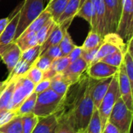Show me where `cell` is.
Here are the masks:
<instances>
[{"label":"cell","mask_w":133,"mask_h":133,"mask_svg":"<svg viewBox=\"0 0 133 133\" xmlns=\"http://www.w3.org/2000/svg\"><path fill=\"white\" fill-rule=\"evenodd\" d=\"M44 0H24L20 8V16L14 41L23 33L26 27L44 9Z\"/></svg>","instance_id":"7a4b0ae2"},{"label":"cell","mask_w":133,"mask_h":133,"mask_svg":"<svg viewBox=\"0 0 133 133\" xmlns=\"http://www.w3.org/2000/svg\"><path fill=\"white\" fill-rule=\"evenodd\" d=\"M93 82L94 79L90 78L85 94L78 102L72 114L75 131L76 133H83L94 111V105L91 95Z\"/></svg>","instance_id":"6da1fadb"},{"label":"cell","mask_w":133,"mask_h":133,"mask_svg":"<svg viewBox=\"0 0 133 133\" xmlns=\"http://www.w3.org/2000/svg\"><path fill=\"white\" fill-rule=\"evenodd\" d=\"M83 133H102L101 122L97 109L94 108L91 119Z\"/></svg>","instance_id":"d6a6232c"},{"label":"cell","mask_w":133,"mask_h":133,"mask_svg":"<svg viewBox=\"0 0 133 133\" xmlns=\"http://www.w3.org/2000/svg\"><path fill=\"white\" fill-rule=\"evenodd\" d=\"M21 5L22 3L19 4V6H17L15 11L12 13V17H9V22L0 36V48L11 44L15 40V35L20 16Z\"/></svg>","instance_id":"7c38bea8"},{"label":"cell","mask_w":133,"mask_h":133,"mask_svg":"<svg viewBox=\"0 0 133 133\" xmlns=\"http://www.w3.org/2000/svg\"><path fill=\"white\" fill-rule=\"evenodd\" d=\"M112 77H108L106 79H94L93 86H92V90H91V95L92 99L94 105V108L98 109L101 101L105 96L108 87L111 84V82L112 80Z\"/></svg>","instance_id":"2e32d148"},{"label":"cell","mask_w":133,"mask_h":133,"mask_svg":"<svg viewBox=\"0 0 133 133\" xmlns=\"http://www.w3.org/2000/svg\"><path fill=\"white\" fill-rule=\"evenodd\" d=\"M52 62L53 61L50 58H48V56L43 55H40L37 58V60L34 62L33 65H34L35 67L39 69L41 72H44L47 70H48V69L50 68Z\"/></svg>","instance_id":"ab89813d"},{"label":"cell","mask_w":133,"mask_h":133,"mask_svg":"<svg viewBox=\"0 0 133 133\" xmlns=\"http://www.w3.org/2000/svg\"><path fill=\"white\" fill-rule=\"evenodd\" d=\"M92 12H93L92 0H83L80 3V7L79 9L78 12L76 13V16L84 19L90 25L91 19H92Z\"/></svg>","instance_id":"4dcf8cb0"},{"label":"cell","mask_w":133,"mask_h":133,"mask_svg":"<svg viewBox=\"0 0 133 133\" xmlns=\"http://www.w3.org/2000/svg\"><path fill=\"white\" fill-rule=\"evenodd\" d=\"M37 94L33 92L17 108L16 111L14 112L16 113V116H23L28 114H31L34 111L36 101H37Z\"/></svg>","instance_id":"d4e9b609"},{"label":"cell","mask_w":133,"mask_h":133,"mask_svg":"<svg viewBox=\"0 0 133 133\" xmlns=\"http://www.w3.org/2000/svg\"><path fill=\"white\" fill-rule=\"evenodd\" d=\"M14 42L18 45L22 52L38 44L35 33L21 34Z\"/></svg>","instance_id":"cb8c5ba5"},{"label":"cell","mask_w":133,"mask_h":133,"mask_svg":"<svg viewBox=\"0 0 133 133\" xmlns=\"http://www.w3.org/2000/svg\"><path fill=\"white\" fill-rule=\"evenodd\" d=\"M100 47L91 49V50H83L82 49V53H81V58L87 62V64L89 65H90L95 58V56L97 55V52L98 51Z\"/></svg>","instance_id":"60d3db41"},{"label":"cell","mask_w":133,"mask_h":133,"mask_svg":"<svg viewBox=\"0 0 133 133\" xmlns=\"http://www.w3.org/2000/svg\"><path fill=\"white\" fill-rule=\"evenodd\" d=\"M0 61H1V58H0Z\"/></svg>","instance_id":"816d5d0a"},{"label":"cell","mask_w":133,"mask_h":133,"mask_svg":"<svg viewBox=\"0 0 133 133\" xmlns=\"http://www.w3.org/2000/svg\"><path fill=\"white\" fill-rule=\"evenodd\" d=\"M15 116H16V113L14 111H6L3 114H1L0 115V126L5 125L8 122H9Z\"/></svg>","instance_id":"f6af8a7d"},{"label":"cell","mask_w":133,"mask_h":133,"mask_svg":"<svg viewBox=\"0 0 133 133\" xmlns=\"http://www.w3.org/2000/svg\"><path fill=\"white\" fill-rule=\"evenodd\" d=\"M43 55L48 56V58H50L52 61L55 59H57L60 57H62V51L60 49L59 45H55V46H52L51 48H49Z\"/></svg>","instance_id":"b9f144b4"},{"label":"cell","mask_w":133,"mask_h":133,"mask_svg":"<svg viewBox=\"0 0 133 133\" xmlns=\"http://www.w3.org/2000/svg\"><path fill=\"white\" fill-rule=\"evenodd\" d=\"M53 1H55V0H51V2H53Z\"/></svg>","instance_id":"f907efd6"},{"label":"cell","mask_w":133,"mask_h":133,"mask_svg":"<svg viewBox=\"0 0 133 133\" xmlns=\"http://www.w3.org/2000/svg\"><path fill=\"white\" fill-rule=\"evenodd\" d=\"M69 0H55L51 2L44 8L51 15L52 19L57 23L58 19L63 13Z\"/></svg>","instance_id":"603a6c76"},{"label":"cell","mask_w":133,"mask_h":133,"mask_svg":"<svg viewBox=\"0 0 133 133\" xmlns=\"http://www.w3.org/2000/svg\"><path fill=\"white\" fill-rule=\"evenodd\" d=\"M102 40L103 37L98 33L90 30L81 48L83 50H91L98 48L102 44Z\"/></svg>","instance_id":"83f0119b"},{"label":"cell","mask_w":133,"mask_h":133,"mask_svg":"<svg viewBox=\"0 0 133 133\" xmlns=\"http://www.w3.org/2000/svg\"><path fill=\"white\" fill-rule=\"evenodd\" d=\"M30 67H31L30 65H29L28 63H26L22 59H19V61L16 63L15 67L12 70V72L9 73L8 78L6 79L9 80V79L19 78L20 76H23L27 72V71L30 69Z\"/></svg>","instance_id":"1f68e13d"},{"label":"cell","mask_w":133,"mask_h":133,"mask_svg":"<svg viewBox=\"0 0 133 133\" xmlns=\"http://www.w3.org/2000/svg\"><path fill=\"white\" fill-rule=\"evenodd\" d=\"M102 133H121V132L115 125L108 121L102 131Z\"/></svg>","instance_id":"bcb514c9"},{"label":"cell","mask_w":133,"mask_h":133,"mask_svg":"<svg viewBox=\"0 0 133 133\" xmlns=\"http://www.w3.org/2000/svg\"><path fill=\"white\" fill-rule=\"evenodd\" d=\"M26 78H27L30 82H32L34 85L37 84L43 79V72H41L39 69L35 67L34 65H31L27 72L24 75Z\"/></svg>","instance_id":"f35d334b"},{"label":"cell","mask_w":133,"mask_h":133,"mask_svg":"<svg viewBox=\"0 0 133 133\" xmlns=\"http://www.w3.org/2000/svg\"><path fill=\"white\" fill-rule=\"evenodd\" d=\"M70 64L68 56H62L53 60L50 68L46 72H43L42 79H50L58 73H62Z\"/></svg>","instance_id":"ac0fdd59"},{"label":"cell","mask_w":133,"mask_h":133,"mask_svg":"<svg viewBox=\"0 0 133 133\" xmlns=\"http://www.w3.org/2000/svg\"><path fill=\"white\" fill-rule=\"evenodd\" d=\"M118 50L125 52L127 50V44L125 43L123 39L116 33H108L105 34L103 37L102 44L97 52L94 62L101 61L105 56Z\"/></svg>","instance_id":"52a82bcc"},{"label":"cell","mask_w":133,"mask_h":133,"mask_svg":"<svg viewBox=\"0 0 133 133\" xmlns=\"http://www.w3.org/2000/svg\"><path fill=\"white\" fill-rule=\"evenodd\" d=\"M21 117H22L23 133H32L36 125L37 124L39 118L33 113L23 115Z\"/></svg>","instance_id":"e575fe53"},{"label":"cell","mask_w":133,"mask_h":133,"mask_svg":"<svg viewBox=\"0 0 133 133\" xmlns=\"http://www.w3.org/2000/svg\"><path fill=\"white\" fill-rule=\"evenodd\" d=\"M8 81H9V84L0 94V115L6 111H11L12 96L15 87L16 79H9Z\"/></svg>","instance_id":"d6986e66"},{"label":"cell","mask_w":133,"mask_h":133,"mask_svg":"<svg viewBox=\"0 0 133 133\" xmlns=\"http://www.w3.org/2000/svg\"><path fill=\"white\" fill-rule=\"evenodd\" d=\"M62 99V97L58 95L51 89L38 94L33 114L38 118H44L55 114Z\"/></svg>","instance_id":"3957f363"},{"label":"cell","mask_w":133,"mask_h":133,"mask_svg":"<svg viewBox=\"0 0 133 133\" xmlns=\"http://www.w3.org/2000/svg\"><path fill=\"white\" fill-rule=\"evenodd\" d=\"M63 37L59 44V47L62 51V56H68L69 54L76 48V44L73 43L70 34L68 32L67 28H63Z\"/></svg>","instance_id":"f546056e"},{"label":"cell","mask_w":133,"mask_h":133,"mask_svg":"<svg viewBox=\"0 0 133 133\" xmlns=\"http://www.w3.org/2000/svg\"><path fill=\"white\" fill-rule=\"evenodd\" d=\"M81 53H82V48H81V46H76V48L68 55V58L69 59L70 63L73 62L74 61H76L79 58H80L81 57Z\"/></svg>","instance_id":"ee69618b"},{"label":"cell","mask_w":133,"mask_h":133,"mask_svg":"<svg viewBox=\"0 0 133 133\" xmlns=\"http://www.w3.org/2000/svg\"><path fill=\"white\" fill-rule=\"evenodd\" d=\"M132 116V111L129 110L119 97L111 110L108 122L115 125L121 133H130Z\"/></svg>","instance_id":"5b68a950"},{"label":"cell","mask_w":133,"mask_h":133,"mask_svg":"<svg viewBox=\"0 0 133 133\" xmlns=\"http://www.w3.org/2000/svg\"><path fill=\"white\" fill-rule=\"evenodd\" d=\"M51 0H44V2H46V5H48V4L50 3V2H51Z\"/></svg>","instance_id":"681fc988"},{"label":"cell","mask_w":133,"mask_h":133,"mask_svg":"<svg viewBox=\"0 0 133 133\" xmlns=\"http://www.w3.org/2000/svg\"><path fill=\"white\" fill-rule=\"evenodd\" d=\"M55 23H56L51 17L41 26V28L36 33V36H37V42L39 45H41L45 41V40L48 37V36L50 35V34L54 29Z\"/></svg>","instance_id":"f1b7e54d"},{"label":"cell","mask_w":133,"mask_h":133,"mask_svg":"<svg viewBox=\"0 0 133 133\" xmlns=\"http://www.w3.org/2000/svg\"><path fill=\"white\" fill-rule=\"evenodd\" d=\"M115 33L126 44L133 37V0H123L122 14Z\"/></svg>","instance_id":"8992f818"},{"label":"cell","mask_w":133,"mask_h":133,"mask_svg":"<svg viewBox=\"0 0 133 133\" xmlns=\"http://www.w3.org/2000/svg\"><path fill=\"white\" fill-rule=\"evenodd\" d=\"M118 87L120 90L121 98L126 105V107L132 111L133 108V97H132V86L129 81V79L125 72L123 64L120 65L118 72Z\"/></svg>","instance_id":"8fae6325"},{"label":"cell","mask_w":133,"mask_h":133,"mask_svg":"<svg viewBox=\"0 0 133 133\" xmlns=\"http://www.w3.org/2000/svg\"><path fill=\"white\" fill-rule=\"evenodd\" d=\"M125 53V52H124L122 51L118 50V51L105 56L101 61L108 65H110L111 66L119 68L123 62V57H124Z\"/></svg>","instance_id":"d590c367"},{"label":"cell","mask_w":133,"mask_h":133,"mask_svg":"<svg viewBox=\"0 0 133 133\" xmlns=\"http://www.w3.org/2000/svg\"><path fill=\"white\" fill-rule=\"evenodd\" d=\"M50 89L52 90L58 95L63 97L66 93L69 83L65 79L62 73H58L54 76L51 79H50Z\"/></svg>","instance_id":"7402d4cb"},{"label":"cell","mask_w":133,"mask_h":133,"mask_svg":"<svg viewBox=\"0 0 133 133\" xmlns=\"http://www.w3.org/2000/svg\"><path fill=\"white\" fill-rule=\"evenodd\" d=\"M118 69L119 68L111 66L99 61L89 65L86 70V72L90 78L98 80L114 76L118 72Z\"/></svg>","instance_id":"4fadbf2b"},{"label":"cell","mask_w":133,"mask_h":133,"mask_svg":"<svg viewBox=\"0 0 133 133\" xmlns=\"http://www.w3.org/2000/svg\"><path fill=\"white\" fill-rule=\"evenodd\" d=\"M107 32L115 33L122 10L123 0H104Z\"/></svg>","instance_id":"9c48e42d"},{"label":"cell","mask_w":133,"mask_h":133,"mask_svg":"<svg viewBox=\"0 0 133 133\" xmlns=\"http://www.w3.org/2000/svg\"><path fill=\"white\" fill-rule=\"evenodd\" d=\"M58 125V120L55 114L39 118L37 124L36 125L32 133H55Z\"/></svg>","instance_id":"e0dca14e"},{"label":"cell","mask_w":133,"mask_h":133,"mask_svg":"<svg viewBox=\"0 0 133 133\" xmlns=\"http://www.w3.org/2000/svg\"><path fill=\"white\" fill-rule=\"evenodd\" d=\"M21 54V50L14 41L0 48L1 60H2V62L6 65L9 73L12 72L16 63L19 61Z\"/></svg>","instance_id":"5bb4252c"},{"label":"cell","mask_w":133,"mask_h":133,"mask_svg":"<svg viewBox=\"0 0 133 133\" xmlns=\"http://www.w3.org/2000/svg\"><path fill=\"white\" fill-rule=\"evenodd\" d=\"M122 64L130 83L133 85V55L127 51V50L124 54Z\"/></svg>","instance_id":"74e56055"},{"label":"cell","mask_w":133,"mask_h":133,"mask_svg":"<svg viewBox=\"0 0 133 133\" xmlns=\"http://www.w3.org/2000/svg\"><path fill=\"white\" fill-rule=\"evenodd\" d=\"M8 84H9V81L7 79H5L4 81H0V94L5 90V88L7 87Z\"/></svg>","instance_id":"c3c4849f"},{"label":"cell","mask_w":133,"mask_h":133,"mask_svg":"<svg viewBox=\"0 0 133 133\" xmlns=\"http://www.w3.org/2000/svg\"><path fill=\"white\" fill-rule=\"evenodd\" d=\"M80 2L81 0H69L63 13L61 15L56 23L60 24L63 22L72 23V19L76 16V13L79 11V9L80 7Z\"/></svg>","instance_id":"44dd1931"},{"label":"cell","mask_w":133,"mask_h":133,"mask_svg":"<svg viewBox=\"0 0 133 133\" xmlns=\"http://www.w3.org/2000/svg\"><path fill=\"white\" fill-rule=\"evenodd\" d=\"M55 133H76L75 131L74 122L70 118H58Z\"/></svg>","instance_id":"8d00e7d4"},{"label":"cell","mask_w":133,"mask_h":133,"mask_svg":"<svg viewBox=\"0 0 133 133\" xmlns=\"http://www.w3.org/2000/svg\"><path fill=\"white\" fill-rule=\"evenodd\" d=\"M93 12L91 19V30L96 31L102 37L108 34L105 20V8L104 0H92Z\"/></svg>","instance_id":"30bf717a"},{"label":"cell","mask_w":133,"mask_h":133,"mask_svg":"<svg viewBox=\"0 0 133 133\" xmlns=\"http://www.w3.org/2000/svg\"><path fill=\"white\" fill-rule=\"evenodd\" d=\"M9 17L3 18V19H0V36L2 34L4 29L5 28V26H6L8 22H9Z\"/></svg>","instance_id":"7dc6e473"},{"label":"cell","mask_w":133,"mask_h":133,"mask_svg":"<svg viewBox=\"0 0 133 133\" xmlns=\"http://www.w3.org/2000/svg\"><path fill=\"white\" fill-rule=\"evenodd\" d=\"M0 133H1V132H0Z\"/></svg>","instance_id":"f5cc1de1"},{"label":"cell","mask_w":133,"mask_h":133,"mask_svg":"<svg viewBox=\"0 0 133 133\" xmlns=\"http://www.w3.org/2000/svg\"><path fill=\"white\" fill-rule=\"evenodd\" d=\"M51 15L50 13L44 9L42 12L26 27V29L23 31V33L22 34H26L29 33H37L41 28V26L48 21V19L49 18H51Z\"/></svg>","instance_id":"484cf974"},{"label":"cell","mask_w":133,"mask_h":133,"mask_svg":"<svg viewBox=\"0 0 133 133\" xmlns=\"http://www.w3.org/2000/svg\"><path fill=\"white\" fill-rule=\"evenodd\" d=\"M1 133H23L22 117L15 116L9 122L0 126Z\"/></svg>","instance_id":"4316f807"},{"label":"cell","mask_w":133,"mask_h":133,"mask_svg":"<svg viewBox=\"0 0 133 133\" xmlns=\"http://www.w3.org/2000/svg\"><path fill=\"white\" fill-rule=\"evenodd\" d=\"M50 85H51L50 79H42L34 86V92L37 94L44 92L47 90L50 89Z\"/></svg>","instance_id":"7bdbcfd3"},{"label":"cell","mask_w":133,"mask_h":133,"mask_svg":"<svg viewBox=\"0 0 133 133\" xmlns=\"http://www.w3.org/2000/svg\"><path fill=\"white\" fill-rule=\"evenodd\" d=\"M63 37V30L60 27L58 23H55V27L48 37L45 40V41L41 45V54L42 55L49 48L55 45H59Z\"/></svg>","instance_id":"ffe728a7"},{"label":"cell","mask_w":133,"mask_h":133,"mask_svg":"<svg viewBox=\"0 0 133 133\" xmlns=\"http://www.w3.org/2000/svg\"><path fill=\"white\" fill-rule=\"evenodd\" d=\"M88 68L87 62L80 57L77 60L71 62L68 67L62 72L65 79L69 85L76 82Z\"/></svg>","instance_id":"9a60e30c"},{"label":"cell","mask_w":133,"mask_h":133,"mask_svg":"<svg viewBox=\"0 0 133 133\" xmlns=\"http://www.w3.org/2000/svg\"><path fill=\"white\" fill-rule=\"evenodd\" d=\"M121 97L120 90L118 87V72L112 77V80L111 84L108 87V90L104 97L101 104L99 107L98 113L101 122V128L102 131L108 121L110 114L111 110L115 104L117 100Z\"/></svg>","instance_id":"277c9868"},{"label":"cell","mask_w":133,"mask_h":133,"mask_svg":"<svg viewBox=\"0 0 133 133\" xmlns=\"http://www.w3.org/2000/svg\"><path fill=\"white\" fill-rule=\"evenodd\" d=\"M34 86L35 85L24 76L16 79L12 96V111H16L20 104L34 92Z\"/></svg>","instance_id":"ba28073f"},{"label":"cell","mask_w":133,"mask_h":133,"mask_svg":"<svg viewBox=\"0 0 133 133\" xmlns=\"http://www.w3.org/2000/svg\"><path fill=\"white\" fill-rule=\"evenodd\" d=\"M41 54V45L37 44L22 52L20 59L23 60L29 65H32Z\"/></svg>","instance_id":"836d02e7"}]
</instances>
